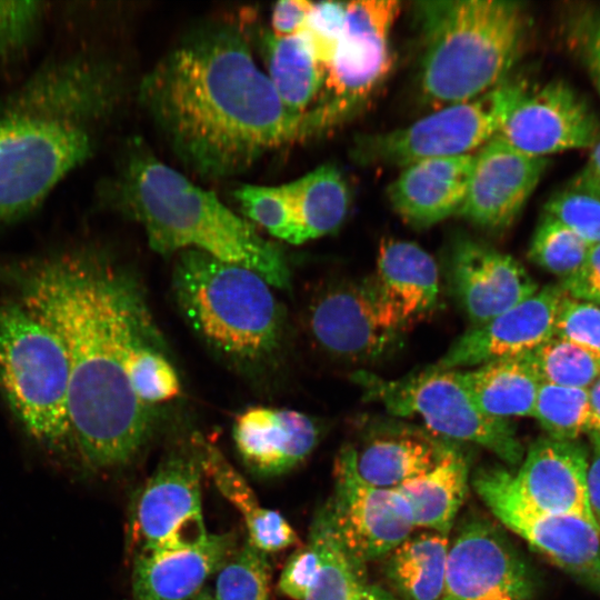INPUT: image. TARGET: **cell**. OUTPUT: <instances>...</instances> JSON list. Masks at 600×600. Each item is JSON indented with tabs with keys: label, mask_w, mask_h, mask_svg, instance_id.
I'll return each instance as SVG.
<instances>
[{
	"label": "cell",
	"mask_w": 600,
	"mask_h": 600,
	"mask_svg": "<svg viewBox=\"0 0 600 600\" xmlns=\"http://www.w3.org/2000/svg\"><path fill=\"white\" fill-rule=\"evenodd\" d=\"M309 538L317 547L319 567L304 600H363L372 584L342 547L326 506L316 514Z\"/></svg>",
	"instance_id": "1f68e13d"
},
{
	"label": "cell",
	"mask_w": 600,
	"mask_h": 600,
	"mask_svg": "<svg viewBox=\"0 0 600 600\" xmlns=\"http://www.w3.org/2000/svg\"><path fill=\"white\" fill-rule=\"evenodd\" d=\"M272 286L246 267L199 250L178 252L171 291L193 333L232 368L259 374L284 348L286 317Z\"/></svg>",
	"instance_id": "5b68a950"
},
{
	"label": "cell",
	"mask_w": 600,
	"mask_h": 600,
	"mask_svg": "<svg viewBox=\"0 0 600 600\" xmlns=\"http://www.w3.org/2000/svg\"><path fill=\"white\" fill-rule=\"evenodd\" d=\"M474 153L426 159L404 168L388 188L393 210L426 229L458 213L464 202Z\"/></svg>",
	"instance_id": "603a6c76"
},
{
	"label": "cell",
	"mask_w": 600,
	"mask_h": 600,
	"mask_svg": "<svg viewBox=\"0 0 600 600\" xmlns=\"http://www.w3.org/2000/svg\"><path fill=\"white\" fill-rule=\"evenodd\" d=\"M574 33L582 62L600 97V14L582 17Z\"/></svg>",
	"instance_id": "ee69618b"
},
{
	"label": "cell",
	"mask_w": 600,
	"mask_h": 600,
	"mask_svg": "<svg viewBox=\"0 0 600 600\" xmlns=\"http://www.w3.org/2000/svg\"><path fill=\"white\" fill-rule=\"evenodd\" d=\"M472 486L500 523L600 596V530L593 521L533 506L518 491L513 473L501 466L477 470Z\"/></svg>",
	"instance_id": "8fae6325"
},
{
	"label": "cell",
	"mask_w": 600,
	"mask_h": 600,
	"mask_svg": "<svg viewBox=\"0 0 600 600\" xmlns=\"http://www.w3.org/2000/svg\"><path fill=\"white\" fill-rule=\"evenodd\" d=\"M0 281L66 350L71 444L82 462L93 469L130 462L159 419V409L137 392L136 371L146 356L167 347L139 279L104 252L74 248L0 260Z\"/></svg>",
	"instance_id": "6da1fadb"
},
{
	"label": "cell",
	"mask_w": 600,
	"mask_h": 600,
	"mask_svg": "<svg viewBox=\"0 0 600 600\" xmlns=\"http://www.w3.org/2000/svg\"><path fill=\"white\" fill-rule=\"evenodd\" d=\"M389 600H400V599H398V598H396L393 596H390Z\"/></svg>",
	"instance_id": "816d5d0a"
},
{
	"label": "cell",
	"mask_w": 600,
	"mask_h": 600,
	"mask_svg": "<svg viewBox=\"0 0 600 600\" xmlns=\"http://www.w3.org/2000/svg\"><path fill=\"white\" fill-rule=\"evenodd\" d=\"M447 271L451 291L472 327L488 322L539 290L512 256L464 236L452 241Z\"/></svg>",
	"instance_id": "e0dca14e"
},
{
	"label": "cell",
	"mask_w": 600,
	"mask_h": 600,
	"mask_svg": "<svg viewBox=\"0 0 600 600\" xmlns=\"http://www.w3.org/2000/svg\"><path fill=\"white\" fill-rule=\"evenodd\" d=\"M346 4L336 1L313 3L301 30L324 77L343 31Z\"/></svg>",
	"instance_id": "60d3db41"
},
{
	"label": "cell",
	"mask_w": 600,
	"mask_h": 600,
	"mask_svg": "<svg viewBox=\"0 0 600 600\" xmlns=\"http://www.w3.org/2000/svg\"><path fill=\"white\" fill-rule=\"evenodd\" d=\"M202 471L213 481L219 492L240 512L249 541L262 552H277L298 542V536L278 511L260 504L246 479L213 443L194 434Z\"/></svg>",
	"instance_id": "484cf974"
},
{
	"label": "cell",
	"mask_w": 600,
	"mask_h": 600,
	"mask_svg": "<svg viewBox=\"0 0 600 600\" xmlns=\"http://www.w3.org/2000/svg\"><path fill=\"white\" fill-rule=\"evenodd\" d=\"M121 89L113 62L69 46L0 94V223L33 213L91 157Z\"/></svg>",
	"instance_id": "3957f363"
},
{
	"label": "cell",
	"mask_w": 600,
	"mask_h": 600,
	"mask_svg": "<svg viewBox=\"0 0 600 600\" xmlns=\"http://www.w3.org/2000/svg\"><path fill=\"white\" fill-rule=\"evenodd\" d=\"M589 467L587 473V491L591 514L600 530V432L589 433Z\"/></svg>",
	"instance_id": "bcb514c9"
},
{
	"label": "cell",
	"mask_w": 600,
	"mask_h": 600,
	"mask_svg": "<svg viewBox=\"0 0 600 600\" xmlns=\"http://www.w3.org/2000/svg\"><path fill=\"white\" fill-rule=\"evenodd\" d=\"M590 247L571 229L543 213L529 247V259L564 281L580 269Z\"/></svg>",
	"instance_id": "8d00e7d4"
},
{
	"label": "cell",
	"mask_w": 600,
	"mask_h": 600,
	"mask_svg": "<svg viewBox=\"0 0 600 600\" xmlns=\"http://www.w3.org/2000/svg\"><path fill=\"white\" fill-rule=\"evenodd\" d=\"M173 453L143 484L130 513V543L136 554L197 544L209 534L201 504L200 454Z\"/></svg>",
	"instance_id": "4fadbf2b"
},
{
	"label": "cell",
	"mask_w": 600,
	"mask_h": 600,
	"mask_svg": "<svg viewBox=\"0 0 600 600\" xmlns=\"http://www.w3.org/2000/svg\"><path fill=\"white\" fill-rule=\"evenodd\" d=\"M394 0L346 4L343 31L320 92L303 119L302 138L337 128L356 116L388 76L389 36L399 13Z\"/></svg>",
	"instance_id": "30bf717a"
},
{
	"label": "cell",
	"mask_w": 600,
	"mask_h": 600,
	"mask_svg": "<svg viewBox=\"0 0 600 600\" xmlns=\"http://www.w3.org/2000/svg\"><path fill=\"white\" fill-rule=\"evenodd\" d=\"M499 138L528 156L591 149L600 140V121L589 102L568 82L528 87L507 116Z\"/></svg>",
	"instance_id": "2e32d148"
},
{
	"label": "cell",
	"mask_w": 600,
	"mask_h": 600,
	"mask_svg": "<svg viewBox=\"0 0 600 600\" xmlns=\"http://www.w3.org/2000/svg\"><path fill=\"white\" fill-rule=\"evenodd\" d=\"M543 213L563 223L588 244L600 243V176L587 163L549 198Z\"/></svg>",
	"instance_id": "d6a6232c"
},
{
	"label": "cell",
	"mask_w": 600,
	"mask_h": 600,
	"mask_svg": "<svg viewBox=\"0 0 600 600\" xmlns=\"http://www.w3.org/2000/svg\"><path fill=\"white\" fill-rule=\"evenodd\" d=\"M451 443L416 426L391 420L371 426L357 444L344 448L364 482L397 489L431 470Z\"/></svg>",
	"instance_id": "7402d4cb"
},
{
	"label": "cell",
	"mask_w": 600,
	"mask_h": 600,
	"mask_svg": "<svg viewBox=\"0 0 600 600\" xmlns=\"http://www.w3.org/2000/svg\"><path fill=\"white\" fill-rule=\"evenodd\" d=\"M548 160L528 156L494 136L474 152L464 202L458 212L489 231L509 228L538 186Z\"/></svg>",
	"instance_id": "ac0fdd59"
},
{
	"label": "cell",
	"mask_w": 600,
	"mask_h": 600,
	"mask_svg": "<svg viewBox=\"0 0 600 600\" xmlns=\"http://www.w3.org/2000/svg\"><path fill=\"white\" fill-rule=\"evenodd\" d=\"M106 194L110 204L142 226L149 247L159 254L199 250L253 270L273 288H290L288 262L274 243L141 143L129 149Z\"/></svg>",
	"instance_id": "277c9868"
},
{
	"label": "cell",
	"mask_w": 600,
	"mask_h": 600,
	"mask_svg": "<svg viewBox=\"0 0 600 600\" xmlns=\"http://www.w3.org/2000/svg\"><path fill=\"white\" fill-rule=\"evenodd\" d=\"M390 596L391 594L386 590L377 586H371L368 594L363 600H389Z\"/></svg>",
	"instance_id": "681fc988"
},
{
	"label": "cell",
	"mask_w": 600,
	"mask_h": 600,
	"mask_svg": "<svg viewBox=\"0 0 600 600\" xmlns=\"http://www.w3.org/2000/svg\"><path fill=\"white\" fill-rule=\"evenodd\" d=\"M0 389L37 442L52 450L71 444L66 350L57 334L19 300L0 302Z\"/></svg>",
	"instance_id": "52a82bcc"
},
{
	"label": "cell",
	"mask_w": 600,
	"mask_h": 600,
	"mask_svg": "<svg viewBox=\"0 0 600 600\" xmlns=\"http://www.w3.org/2000/svg\"><path fill=\"white\" fill-rule=\"evenodd\" d=\"M232 534L209 533L201 542L136 554L132 591L136 600H189L232 556Z\"/></svg>",
	"instance_id": "cb8c5ba5"
},
{
	"label": "cell",
	"mask_w": 600,
	"mask_h": 600,
	"mask_svg": "<svg viewBox=\"0 0 600 600\" xmlns=\"http://www.w3.org/2000/svg\"><path fill=\"white\" fill-rule=\"evenodd\" d=\"M313 2L306 0H282L274 4L271 13L270 31L277 38L300 32Z\"/></svg>",
	"instance_id": "f6af8a7d"
},
{
	"label": "cell",
	"mask_w": 600,
	"mask_h": 600,
	"mask_svg": "<svg viewBox=\"0 0 600 600\" xmlns=\"http://www.w3.org/2000/svg\"><path fill=\"white\" fill-rule=\"evenodd\" d=\"M468 482L469 461L452 442L431 470L394 490L407 500L414 527L448 536L466 499Z\"/></svg>",
	"instance_id": "83f0119b"
},
{
	"label": "cell",
	"mask_w": 600,
	"mask_h": 600,
	"mask_svg": "<svg viewBox=\"0 0 600 600\" xmlns=\"http://www.w3.org/2000/svg\"><path fill=\"white\" fill-rule=\"evenodd\" d=\"M352 380L366 400L379 402L393 417H419L434 436L479 444L511 466L523 459L514 424L482 413L459 369L432 364L399 379L359 370Z\"/></svg>",
	"instance_id": "ba28073f"
},
{
	"label": "cell",
	"mask_w": 600,
	"mask_h": 600,
	"mask_svg": "<svg viewBox=\"0 0 600 600\" xmlns=\"http://www.w3.org/2000/svg\"><path fill=\"white\" fill-rule=\"evenodd\" d=\"M290 214L289 243L302 244L339 229L346 219L350 196L340 171L323 164L283 183Z\"/></svg>",
	"instance_id": "4316f807"
},
{
	"label": "cell",
	"mask_w": 600,
	"mask_h": 600,
	"mask_svg": "<svg viewBox=\"0 0 600 600\" xmlns=\"http://www.w3.org/2000/svg\"><path fill=\"white\" fill-rule=\"evenodd\" d=\"M461 376L482 413L503 420L532 417L541 380L527 354L489 361Z\"/></svg>",
	"instance_id": "f1b7e54d"
},
{
	"label": "cell",
	"mask_w": 600,
	"mask_h": 600,
	"mask_svg": "<svg viewBox=\"0 0 600 600\" xmlns=\"http://www.w3.org/2000/svg\"><path fill=\"white\" fill-rule=\"evenodd\" d=\"M567 293L548 284L513 308L458 337L436 363L443 369L482 363L531 352L554 336L557 312Z\"/></svg>",
	"instance_id": "d6986e66"
},
{
	"label": "cell",
	"mask_w": 600,
	"mask_h": 600,
	"mask_svg": "<svg viewBox=\"0 0 600 600\" xmlns=\"http://www.w3.org/2000/svg\"><path fill=\"white\" fill-rule=\"evenodd\" d=\"M140 99L179 162L206 180L243 173L302 139L303 118L284 106L229 23L188 34L144 77Z\"/></svg>",
	"instance_id": "7a4b0ae2"
},
{
	"label": "cell",
	"mask_w": 600,
	"mask_h": 600,
	"mask_svg": "<svg viewBox=\"0 0 600 600\" xmlns=\"http://www.w3.org/2000/svg\"><path fill=\"white\" fill-rule=\"evenodd\" d=\"M588 467L589 448L584 443L546 436L529 447L513 481L533 506L594 522L588 501Z\"/></svg>",
	"instance_id": "ffe728a7"
},
{
	"label": "cell",
	"mask_w": 600,
	"mask_h": 600,
	"mask_svg": "<svg viewBox=\"0 0 600 600\" xmlns=\"http://www.w3.org/2000/svg\"><path fill=\"white\" fill-rule=\"evenodd\" d=\"M526 354L543 383L589 389L600 377L588 351L556 336Z\"/></svg>",
	"instance_id": "e575fe53"
},
{
	"label": "cell",
	"mask_w": 600,
	"mask_h": 600,
	"mask_svg": "<svg viewBox=\"0 0 600 600\" xmlns=\"http://www.w3.org/2000/svg\"><path fill=\"white\" fill-rule=\"evenodd\" d=\"M559 283L567 296L600 304V243L591 246L580 269Z\"/></svg>",
	"instance_id": "7bdbcfd3"
},
{
	"label": "cell",
	"mask_w": 600,
	"mask_h": 600,
	"mask_svg": "<svg viewBox=\"0 0 600 600\" xmlns=\"http://www.w3.org/2000/svg\"><path fill=\"white\" fill-rule=\"evenodd\" d=\"M588 164L600 176V140L590 149Z\"/></svg>",
	"instance_id": "c3c4849f"
},
{
	"label": "cell",
	"mask_w": 600,
	"mask_h": 600,
	"mask_svg": "<svg viewBox=\"0 0 600 600\" xmlns=\"http://www.w3.org/2000/svg\"><path fill=\"white\" fill-rule=\"evenodd\" d=\"M194 600H213V597L211 596V593L207 590L204 591H201L196 598Z\"/></svg>",
	"instance_id": "f907efd6"
},
{
	"label": "cell",
	"mask_w": 600,
	"mask_h": 600,
	"mask_svg": "<svg viewBox=\"0 0 600 600\" xmlns=\"http://www.w3.org/2000/svg\"><path fill=\"white\" fill-rule=\"evenodd\" d=\"M318 567V550L309 538L307 543L297 549L286 562L278 582L280 592L292 600H304L314 581Z\"/></svg>",
	"instance_id": "b9f144b4"
},
{
	"label": "cell",
	"mask_w": 600,
	"mask_h": 600,
	"mask_svg": "<svg viewBox=\"0 0 600 600\" xmlns=\"http://www.w3.org/2000/svg\"><path fill=\"white\" fill-rule=\"evenodd\" d=\"M243 214L272 237L289 242L290 214L283 184H244L234 191Z\"/></svg>",
	"instance_id": "f35d334b"
},
{
	"label": "cell",
	"mask_w": 600,
	"mask_h": 600,
	"mask_svg": "<svg viewBox=\"0 0 600 600\" xmlns=\"http://www.w3.org/2000/svg\"><path fill=\"white\" fill-rule=\"evenodd\" d=\"M534 578L493 522L471 516L449 546L441 600H531Z\"/></svg>",
	"instance_id": "9a60e30c"
},
{
	"label": "cell",
	"mask_w": 600,
	"mask_h": 600,
	"mask_svg": "<svg viewBox=\"0 0 600 600\" xmlns=\"http://www.w3.org/2000/svg\"><path fill=\"white\" fill-rule=\"evenodd\" d=\"M263 46L266 73L278 96L292 113L304 119L324 80L307 37L302 31L284 38L268 32Z\"/></svg>",
	"instance_id": "4dcf8cb0"
},
{
	"label": "cell",
	"mask_w": 600,
	"mask_h": 600,
	"mask_svg": "<svg viewBox=\"0 0 600 600\" xmlns=\"http://www.w3.org/2000/svg\"><path fill=\"white\" fill-rule=\"evenodd\" d=\"M213 600H270V567L266 553L247 541L223 563Z\"/></svg>",
	"instance_id": "74e56055"
},
{
	"label": "cell",
	"mask_w": 600,
	"mask_h": 600,
	"mask_svg": "<svg viewBox=\"0 0 600 600\" xmlns=\"http://www.w3.org/2000/svg\"><path fill=\"white\" fill-rule=\"evenodd\" d=\"M528 84L509 77L476 99L436 109L407 127L359 136L351 149L353 160L404 168L426 159L474 153L497 136Z\"/></svg>",
	"instance_id": "9c48e42d"
},
{
	"label": "cell",
	"mask_w": 600,
	"mask_h": 600,
	"mask_svg": "<svg viewBox=\"0 0 600 600\" xmlns=\"http://www.w3.org/2000/svg\"><path fill=\"white\" fill-rule=\"evenodd\" d=\"M372 279L384 302L410 329L436 309L438 267L432 256L414 242L382 240Z\"/></svg>",
	"instance_id": "d4e9b609"
},
{
	"label": "cell",
	"mask_w": 600,
	"mask_h": 600,
	"mask_svg": "<svg viewBox=\"0 0 600 600\" xmlns=\"http://www.w3.org/2000/svg\"><path fill=\"white\" fill-rule=\"evenodd\" d=\"M304 328L321 353L356 364L392 356L410 329L384 302L372 277L320 288L307 307Z\"/></svg>",
	"instance_id": "7c38bea8"
},
{
	"label": "cell",
	"mask_w": 600,
	"mask_h": 600,
	"mask_svg": "<svg viewBox=\"0 0 600 600\" xmlns=\"http://www.w3.org/2000/svg\"><path fill=\"white\" fill-rule=\"evenodd\" d=\"M554 336L588 351L600 363V304L566 294L557 312Z\"/></svg>",
	"instance_id": "ab89813d"
},
{
	"label": "cell",
	"mask_w": 600,
	"mask_h": 600,
	"mask_svg": "<svg viewBox=\"0 0 600 600\" xmlns=\"http://www.w3.org/2000/svg\"><path fill=\"white\" fill-rule=\"evenodd\" d=\"M334 490L326 509L342 547L363 567L386 557L414 527L407 500L394 489L364 482L343 447L334 461Z\"/></svg>",
	"instance_id": "5bb4252c"
},
{
	"label": "cell",
	"mask_w": 600,
	"mask_h": 600,
	"mask_svg": "<svg viewBox=\"0 0 600 600\" xmlns=\"http://www.w3.org/2000/svg\"><path fill=\"white\" fill-rule=\"evenodd\" d=\"M320 437L308 414L286 408L250 407L232 426V439L244 464L253 472L274 477L303 462Z\"/></svg>",
	"instance_id": "44dd1931"
},
{
	"label": "cell",
	"mask_w": 600,
	"mask_h": 600,
	"mask_svg": "<svg viewBox=\"0 0 600 600\" xmlns=\"http://www.w3.org/2000/svg\"><path fill=\"white\" fill-rule=\"evenodd\" d=\"M588 391L591 410V427L592 430L600 432V377L588 389Z\"/></svg>",
	"instance_id": "7dc6e473"
},
{
	"label": "cell",
	"mask_w": 600,
	"mask_h": 600,
	"mask_svg": "<svg viewBox=\"0 0 600 600\" xmlns=\"http://www.w3.org/2000/svg\"><path fill=\"white\" fill-rule=\"evenodd\" d=\"M50 12L44 1H0V71L16 66L30 53Z\"/></svg>",
	"instance_id": "d590c367"
},
{
	"label": "cell",
	"mask_w": 600,
	"mask_h": 600,
	"mask_svg": "<svg viewBox=\"0 0 600 600\" xmlns=\"http://www.w3.org/2000/svg\"><path fill=\"white\" fill-rule=\"evenodd\" d=\"M532 417L548 437L578 440L592 430L589 391L541 382Z\"/></svg>",
	"instance_id": "836d02e7"
},
{
	"label": "cell",
	"mask_w": 600,
	"mask_h": 600,
	"mask_svg": "<svg viewBox=\"0 0 600 600\" xmlns=\"http://www.w3.org/2000/svg\"><path fill=\"white\" fill-rule=\"evenodd\" d=\"M449 546L448 536L424 531L386 556L383 572L400 600H441Z\"/></svg>",
	"instance_id": "f546056e"
},
{
	"label": "cell",
	"mask_w": 600,
	"mask_h": 600,
	"mask_svg": "<svg viewBox=\"0 0 600 600\" xmlns=\"http://www.w3.org/2000/svg\"><path fill=\"white\" fill-rule=\"evenodd\" d=\"M420 90L437 109L476 99L510 77L528 18L506 0L422 1Z\"/></svg>",
	"instance_id": "8992f818"
}]
</instances>
